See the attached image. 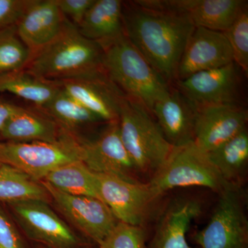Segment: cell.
I'll use <instances>...</instances> for the list:
<instances>
[{"mask_svg": "<svg viewBox=\"0 0 248 248\" xmlns=\"http://www.w3.org/2000/svg\"><path fill=\"white\" fill-rule=\"evenodd\" d=\"M42 110L46 112L47 115L62 128L71 133L75 128L104 122L68 95L62 89L53 100Z\"/></svg>", "mask_w": 248, "mask_h": 248, "instance_id": "26", "label": "cell"}, {"mask_svg": "<svg viewBox=\"0 0 248 248\" xmlns=\"http://www.w3.org/2000/svg\"><path fill=\"white\" fill-rule=\"evenodd\" d=\"M59 82L65 93L102 122H118L121 105L125 95L111 81L107 72Z\"/></svg>", "mask_w": 248, "mask_h": 248, "instance_id": "15", "label": "cell"}, {"mask_svg": "<svg viewBox=\"0 0 248 248\" xmlns=\"http://www.w3.org/2000/svg\"><path fill=\"white\" fill-rule=\"evenodd\" d=\"M150 186L156 195L177 187H204L221 193L228 186L209 159L193 141L174 147L166 163L152 176Z\"/></svg>", "mask_w": 248, "mask_h": 248, "instance_id": "6", "label": "cell"}, {"mask_svg": "<svg viewBox=\"0 0 248 248\" xmlns=\"http://www.w3.org/2000/svg\"><path fill=\"white\" fill-rule=\"evenodd\" d=\"M35 200L48 203L50 196L42 183L6 164L0 166V201L8 203Z\"/></svg>", "mask_w": 248, "mask_h": 248, "instance_id": "24", "label": "cell"}, {"mask_svg": "<svg viewBox=\"0 0 248 248\" xmlns=\"http://www.w3.org/2000/svg\"><path fill=\"white\" fill-rule=\"evenodd\" d=\"M17 106L10 104L0 98V139L1 132Z\"/></svg>", "mask_w": 248, "mask_h": 248, "instance_id": "33", "label": "cell"}, {"mask_svg": "<svg viewBox=\"0 0 248 248\" xmlns=\"http://www.w3.org/2000/svg\"><path fill=\"white\" fill-rule=\"evenodd\" d=\"M233 62L231 45L224 32L195 28L178 65L174 81Z\"/></svg>", "mask_w": 248, "mask_h": 248, "instance_id": "14", "label": "cell"}, {"mask_svg": "<svg viewBox=\"0 0 248 248\" xmlns=\"http://www.w3.org/2000/svg\"><path fill=\"white\" fill-rule=\"evenodd\" d=\"M56 1L63 16H68L74 22L73 24L78 27L94 0H56Z\"/></svg>", "mask_w": 248, "mask_h": 248, "instance_id": "32", "label": "cell"}, {"mask_svg": "<svg viewBox=\"0 0 248 248\" xmlns=\"http://www.w3.org/2000/svg\"><path fill=\"white\" fill-rule=\"evenodd\" d=\"M45 248V247H40V248Z\"/></svg>", "mask_w": 248, "mask_h": 248, "instance_id": "34", "label": "cell"}, {"mask_svg": "<svg viewBox=\"0 0 248 248\" xmlns=\"http://www.w3.org/2000/svg\"><path fill=\"white\" fill-rule=\"evenodd\" d=\"M197 108L193 142L206 154L246 129L248 113L245 106L222 104Z\"/></svg>", "mask_w": 248, "mask_h": 248, "instance_id": "13", "label": "cell"}, {"mask_svg": "<svg viewBox=\"0 0 248 248\" xmlns=\"http://www.w3.org/2000/svg\"><path fill=\"white\" fill-rule=\"evenodd\" d=\"M123 4L120 0H94L78 26L80 33L101 45L122 37L124 32Z\"/></svg>", "mask_w": 248, "mask_h": 248, "instance_id": "20", "label": "cell"}, {"mask_svg": "<svg viewBox=\"0 0 248 248\" xmlns=\"http://www.w3.org/2000/svg\"><path fill=\"white\" fill-rule=\"evenodd\" d=\"M1 166V163H0V166Z\"/></svg>", "mask_w": 248, "mask_h": 248, "instance_id": "35", "label": "cell"}, {"mask_svg": "<svg viewBox=\"0 0 248 248\" xmlns=\"http://www.w3.org/2000/svg\"><path fill=\"white\" fill-rule=\"evenodd\" d=\"M108 124L95 140L81 141V162L94 173L115 174L141 182L138 179L140 172L121 138L119 121Z\"/></svg>", "mask_w": 248, "mask_h": 248, "instance_id": "12", "label": "cell"}, {"mask_svg": "<svg viewBox=\"0 0 248 248\" xmlns=\"http://www.w3.org/2000/svg\"><path fill=\"white\" fill-rule=\"evenodd\" d=\"M247 1L242 0H184V13L195 28L225 32Z\"/></svg>", "mask_w": 248, "mask_h": 248, "instance_id": "21", "label": "cell"}, {"mask_svg": "<svg viewBox=\"0 0 248 248\" xmlns=\"http://www.w3.org/2000/svg\"><path fill=\"white\" fill-rule=\"evenodd\" d=\"M104 55L100 44L86 38L66 19L60 34L32 57L24 70L48 81L81 79L106 71Z\"/></svg>", "mask_w": 248, "mask_h": 248, "instance_id": "2", "label": "cell"}, {"mask_svg": "<svg viewBox=\"0 0 248 248\" xmlns=\"http://www.w3.org/2000/svg\"><path fill=\"white\" fill-rule=\"evenodd\" d=\"M207 226L194 235L200 248H248V221L241 187L228 186Z\"/></svg>", "mask_w": 248, "mask_h": 248, "instance_id": "7", "label": "cell"}, {"mask_svg": "<svg viewBox=\"0 0 248 248\" xmlns=\"http://www.w3.org/2000/svg\"><path fill=\"white\" fill-rule=\"evenodd\" d=\"M81 141L65 129L55 142L0 141V163L40 182L62 165L81 161Z\"/></svg>", "mask_w": 248, "mask_h": 248, "instance_id": "5", "label": "cell"}, {"mask_svg": "<svg viewBox=\"0 0 248 248\" xmlns=\"http://www.w3.org/2000/svg\"><path fill=\"white\" fill-rule=\"evenodd\" d=\"M124 32L147 62L170 85L195 27L187 15L123 4Z\"/></svg>", "mask_w": 248, "mask_h": 248, "instance_id": "1", "label": "cell"}, {"mask_svg": "<svg viewBox=\"0 0 248 248\" xmlns=\"http://www.w3.org/2000/svg\"><path fill=\"white\" fill-rule=\"evenodd\" d=\"M32 54L19 38L16 26L0 31V76L25 69Z\"/></svg>", "mask_w": 248, "mask_h": 248, "instance_id": "27", "label": "cell"}, {"mask_svg": "<svg viewBox=\"0 0 248 248\" xmlns=\"http://www.w3.org/2000/svg\"><path fill=\"white\" fill-rule=\"evenodd\" d=\"M0 248H25L17 228L0 208Z\"/></svg>", "mask_w": 248, "mask_h": 248, "instance_id": "31", "label": "cell"}, {"mask_svg": "<svg viewBox=\"0 0 248 248\" xmlns=\"http://www.w3.org/2000/svg\"><path fill=\"white\" fill-rule=\"evenodd\" d=\"M202 210V203L197 199H173L159 215L146 248H195L189 244L187 235L192 222L200 216Z\"/></svg>", "mask_w": 248, "mask_h": 248, "instance_id": "16", "label": "cell"}, {"mask_svg": "<svg viewBox=\"0 0 248 248\" xmlns=\"http://www.w3.org/2000/svg\"><path fill=\"white\" fill-rule=\"evenodd\" d=\"M207 155L227 185L241 187L248 163L247 128Z\"/></svg>", "mask_w": 248, "mask_h": 248, "instance_id": "22", "label": "cell"}, {"mask_svg": "<svg viewBox=\"0 0 248 248\" xmlns=\"http://www.w3.org/2000/svg\"><path fill=\"white\" fill-rule=\"evenodd\" d=\"M197 113V108L172 86L152 110L165 138L174 147L193 141Z\"/></svg>", "mask_w": 248, "mask_h": 248, "instance_id": "17", "label": "cell"}, {"mask_svg": "<svg viewBox=\"0 0 248 248\" xmlns=\"http://www.w3.org/2000/svg\"><path fill=\"white\" fill-rule=\"evenodd\" d=\"M102 46L104 68L111 81L127 97L141 103L152 113L155 103L169 93L170 85L125 34Z\"/></svg>", "mask_w": 248, "mask_h": 248, "instance_id": "3", "label": "cell"}, {"mask_svg": "<svg viewBox=\"0 0 248 248\" xmlns=\"http://www.w3.org/2000/svg\"><path fill=\"white\" fill-rule=\"evenodd\" d=\"M94 179L99 200L107 204L117 221L133 226L143 227L161 198L148 182L101 173H94Z\"/></svg>", "mask_w": 248, "mask_h": 248, "instance_id": "8", "label": "cell"}, {"mask_svg": "<svg viewBox=\"0 0 248 248\" xmlns=\"http://www.w3.org/2000/svg\"><path fill=\"white\" fill-rule=\"evenodd\" d=\"M64 128L48 115L16 107L1 132V140L14 142H55Z\"/></svg>", "mask_w": 248, "mask_h": 248, "instance_id": "19", "label": "cell"}, {"mask_svg": "<svg viewBox=\"0 0 248 248\" xmlns=\"http://www.w3.org/2000/svg\"><path fill=\"white\" fill-rule=\"evenodd\" d=\"M144 227L118 221L99 244V248H146Z\"/></svg>", "mask_w": 248, "mask_h": 248, "instance_id": "29", "label": "cell"}, {"mask_svg": "<svg viewBox=\"0 0 248 248\" xmlns=\"http://www.w3.org/2000/svg\"><path fill=\"white\" fill-rule=\"evenodd\" d=\"M28 237L46 248H75L78 239L71 228L42 201L9 203Z\"/></svg>", "mask_w": 248, "mask_h": 248, "instance_id": "11", "label": "cell"}, {"mask_svg": "<svg viewBox=\"0 0 248 248\" xmlns=\"http://www.w3.org/2000/svg\"><path fill=\"white\" fill-rule=\"evenodd\" d=\"M65 20L56 0H32L16 27L32 57L60 34Z\"/></svg>", "mask_w": 248, "mask_h": 248, "instance_id": "18", "label": "cell"}, {"mask_svg": "<svg viewBox=\"0 0 248 248\" xmlns=\"http://www.w3.org/2000/svg\"><path fill=\"white\" fill-rule=\"evenodd\" d=\"M32 0H0V31L17 25Z\"/></svg>", "mask_w": 248, "mask_h": 248, "instance_id": "30", "label": "cell"}, {"mask_svg": "<svg viewBox=\"0 0 248 248\" xmlns=\"http://www.w3.org/2000/svg\"><path fill=\"white\" fill-rule=\"evenodd\" d=\"M62 89L59 81L32 76L25 70L0 76V93H9L43 109Z\"/></svg>", "mask_w": 248, "mask_h": 248, "instance_id": "23", "label": "cell"}, {"mask_svg": "<svg viewBox=\"0 0 248 248\" xmlns=\"http://www.w3.org/2000/svg\"><path fill=\"white\" fill-rule=\"evenodd\" d=\"M119 125L122 142L138 172L153 176L174 148L153 114L141 103L125 96L121 105Z\"/></svg>", "mask_w": 248, "mask_h": 248, "instance_id": "4", "label": "cell"}, {"mask_svg": "<svg viewBox=\"0 0 248 248\" xmlns=\"http://www.w3.org/2000/svg\"><path fill=\"white\" fill-rule=\"evenodd\" d=\"M40 182L62 215L96 244H100L118 222L107 204L99 199L68 195L45 181Z\"/></svg>", "mask_w": 248, "mask_h": 248, "instance_id": "10", "label": "cell"}, {"mask_svg": "<svg viewBox=\"0 0 248 248\" xmlns=\"http://www.w3.org/2000/svg\"><path fill=\"white\" fill-rule=\"evenodd\" d=\"M232 51L233 61L248 76V9L244 5L236 20L225 32Z\"/></svg>", "mask_w": 248, "mask_h": 248, "instance_id": "28", "label": "cell"}, {"mask_svg": "<svg viewBox=\"0 0 248 248\" xmlns=\"http://www.w3.org/2000/svg\"><path fill=\"white\" fill-rule=\"evenodd\" d=\"M42 181L68 195L88 196L99 199L94 173L81 161L62 165L49 172Z\"/></svg>", "mask_w": 248, "mask_h": 248, "instance_id": "25", "label": "cell"}, {"mask_svg": "<svg viewBox=\"0 0 248 248\" xmlns=\"http://www.w3.org/2000/svg\"><path fill=\"white\" fill-rule=\"evenodd\" d=\"M243 75L234 62L225 66L195 73L170 86L196 107L244 104Z\"/></svg>", "mask_w": 248, "mask_h": 248, "instance_id": "9", "label": "cell"}]
</instances>
